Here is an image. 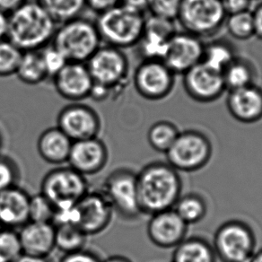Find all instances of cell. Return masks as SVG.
<instances>
[{
  "instance_id": "14",
  "label": "cell",
  "mask_w": 262,
  "mask_h": 262,
  "mask_svg": "<svg viewBox=\"0 0 262 262\" xmlns=\"http://www.w3.org/2000/svg\"><path fill=\"white\" fill-rule=\"evenodd\" d=\"M182 85L189 98L200 103L215 102L226 92L223 74L203 62L182 75Z\"/></svg>"
},
{
  "instance_id": "34",
  "label": "cell",
  "mask_w": 262,
  "mask_h": 262,
  "mask_svg": "<svg viewBox=\"0 0 262 262\" xmlns=\"http://www.w3.org/2000/svg\"><path fill=\"white\" fill-rule=\"evenodd\" d=\"M23 253L18 231L3 228L0 231V262H15Z\"/></svg>"
},
{
  "instance_id": "30",
  "label": "cell",
  "mask_w": 262,
  "mask_h": 262,
  "mask_svg": "<svg viewBox=\"0 0 262 262\" xmlns=\"http://www.w3.org/2000/svg\"><path fill=\"white\" fill-rule=\"evenodd\" d=\"M58 25L81 16L86 0H37Z\"/></svg>"
},
{
  "instance_id": "28",
  "label": "cell",
  "mask_w": 262,
  "mask_h": 262,
  "mask_svg": "<svg viewBox=\"0 0 262 262\" xmlns=\"http://www.w3.org/2000/svg\"><path fill=\"white\" fill-rule=\"evenodd\" d=\"M55 226L56 249L63 254L85 249L88 236L74 224H62Z\"/></svg>"
},
{
  "instance_id": "36",
  "label": "cell",
  "mask_w": 262,
  "mask_h": 262,
  "mask_svg": "<svg viewBox=\"0 0 262 262\" xmlns=\"http://www.w3.org/2000/svg\"><path fill=\"white\" fill-rule=\"evenodd\" d=\"M20 179L18 164L11 157L0 154V191L18 186Z\"/></svg>"
},
{
  "instance_id": "33",
  "label": "cell",
  "mask_w": 262,
  "mask_h": 262,
  "mask_svg": "<svg viewBox=\"0 0 262 262\" xmlns=\"http://www.w3.org/2000/svg\"><path fill=\"white\" fill-rule=\"evenodd\" d=\"M23 51L7 39L0 40V77L15 75Z\"/></svg>"
},
{
  "instance_id": "47",
  "label": "cell",
  "mask_w": 262,
  "mask_h": 262,
  "mask_svg": "<svg viewBox=\"0 0 262 262\" xmlns=\"http://www.w3.org/2000/svg\"><path fill=\"white\" fill-rule=\"evenodd\" d=\"M101 262H133L131 260L130 258H127L125 256H121V255H113V256H110L105 259H102Z\"/></svg>"
},
{
  "instance_id": "49",
  "label": "cell",
  "mask_w": 262,
  "mask_h": 262,
  "mask_svg": "<svg viewBox=\"0 0 262 262\" xmlns=\"http://www.w3.org/2000/svg\"><path fill=\"white\" fill-rule=\"evenodd\" d=\"M2 146H3V138H2V135L0 133V150L2 148Z\"/></svg>"
},
{
  "instance_id": "26",
  "label": "cell",
  "mask_w": 262,
  "mask_h": 262,
  "mask_svg": "<svg viewBox=\"0 0 262 262\" xmlns=\"http://www.w3.org/2000/svg\"><path fill=\"white\" fill-rule=\"evenodd\" d=\"M15 76L29 85H36L49 78L40 51H23Z\"/></svg>"
},
{
  "instance_id": "3",
  "label": "cell",
  "mask_w": 262,
  "mask_h": 262,
  "mask_svg": "<svg viewBox=\"0 0 262 262\" xmlns=\"http://www.w3.org/2000/svg\"><path fill=\"white\" fill-rule=\"evenodd\" d=\"M146 20L144 12L120 4L98 15L95 22L102 44L125 50L139 43Z\"/></svg>"
},
{
  "instance_id": "17",
  "label": "cell",
  "mask_w": 262,
  "mask_h": 262,
  "mask_svg": "<svg viewBox=\"0 0 262 262\" xmlns=\"http://www.w3.org/2000/svg\"><path fill=\"white\" fill-rule=\"evenodd\" d=\"M52 80L58 95L72 102L90 98L95 84L88 66L80 62H68Z\"/></svg>"
},
{
  "instance_id": "32",
  "label": "cell",
  "mask_w": 262,
  "mask_h": 262,
  "mask_svg": "<svg viewBox=\"0 0 262 262\" xmlns=\"http://www.w3.org/2000/svg\"><path fill=\"white\" fill-rule=\"evenodd\" d=\"M224 27L234 40L244 41L255 37L254 21L251 10L226 15Z\"/></svg>"
},
{
  "instance_id": "11",
  "label": "cell",
  "mask_w": 262,
  "mask_h": 262,
  "mask_svg": "<svg viewBox=\"0 0 262 262\" xmlns=\"http://www.w3.org/2000/svg\"><path fill=\"white\" fill-rule=\"evenodd\" d=\"M176 75L160 59H143L133 75L136 91L142 98L157 102L173 91Z\"/></svg>"
},
{
  "instance_id": "44",
  "label": "cell",
  "mask_w": 262,
  "mask_h": 262,
  "mask_svg": "<svg viewBox=\"0 0 262 262\" xmlns=\"http://www.w3.org/2000/svg\"><path fill=\"white\" fill-rule=\"evenodd\" d=\"M148 3L149 0H121V4L124 6L144 13L147 10Z\"/></svg>"
},
{
  "instance_id": "37",
  "label": "cell",
  "mask_w": 262,
  "mask_h": 262,
  "mask_svg": "<svg viewBox=\"0 0 262 262\" xmlns=\"http://www.w3.org/2000/svg\"><path fill=\"white\" fill-rule=\"evenodd\" d=\"M40 52L48 77L51 78L56 76L69 62L64 55L51 43L42 48L40 50Z\"/></svg>"
},
{
  "instance_id": "40",
  "label": "cell",
  "mask_w": 262,
  "mask_h": 262,
  "mask_svg": "<svg viewBox=\"0 0 262 262\" xmlns=\"http://www.w3.org/2000/svg\"><path fill=\"white\" fill-rule=\"evenodd\" d=\"M253 0H221L226 15L251 10Z\"/></svg>"
},
{
  "instance_id": "2",
  "label": "cell",
  "mask_w": 262,
  "mask_h": 262,
  "mask_svg": "<svg viewBox=\"0 0 262 262\" xmlns=\"http://www.w3.org/2000/svg\"><path fill=\"white\" fill-rule=\"evenodd\" d=\"M8 39L22 51L51 43L58 24L37 0H27L9 15Z\"/></svg>"
},
{
  "instance_id": "12",
  "label": "cell",
  "mask_w": 262,
  "mask_h": 262,
  "mask_svg": "<svg viewBox=\"0 0 262 262\" xmlns=\"http://www.w3.org/2000/svg\"><path fill=\"white\" fill-rule=\"evenodd\" d=\"M112 206L100 190H89L73 208V223L88 237L103 233L113 222Z\"/></svg>"
},
{
  "instance_id": "16",
  "label": "cell",
  "mask_w": 262,
  "mask_h": 262,
  "mask_svg": "<svg viewBox=\"0 0 262 262\" xmlns=\"http://www.w3.org/2000/svg\"><path fill=\"white\" fill-rule=\"evenodd\" d=\"M189 226L173 208L150 215L146 233L150 242L161 249H174L188 235Z\"/></svg>"
},
{
  "instance_id": "20",
  "label": "cell",
  "mask_w": 262,
  "mask_h": 262,
  "mask_svg": "<svg viewBox=\"0 0 262 262\" xmlns=\"http://www.w3.org/2000/svg\"><path fill=\"white\" fill-rule=\"evenodd\" d=\"M227 92L226 108L234 120L244 124H254L262 120L260 85L251 84Z\"/></svg>"
},
{
  "instance_id": "24",
  "label": "cell",
  "mask_w": 262,
  "mask_h": 262,
  "mask_svg": "<svg viewBox=\"0 0 262 262\" xmlns=\"http://www.w3.org/2000/svg\"><path fill=\"white\" fill-rule=\"evenodd\" d=\"M171 262H217L212 244L203 237H186L173 249Z\"/></svg>"
},
{
  "instance_id": "21",
  "label": "cell",
  "mask_w": 262,
  "mask_h": 262,
  "mask_svg": "<svg viewBox=\"0 0 262 262\" xmlns=\"http://www.w3.org/2000/svg\"><path fill=\"white\" fill-rule=\"evenodd\" d=\"M30 198L19 186L0 191V223L4 228L20 229L29 222Z\"/></svg>"
},
{
  "instance_id": "19",
  "label": "cell",
  "mask_w": 262,
  "mask_h": 262,
  "mask_svg": "<svg viewBox=\"0 0 262 262\" xmlns=\"http://www.w3.org/2000/svg\"><path fill=\"white\" fill-rule=\"evenodd\" d=\"M177 32L174 21L151 15L146 18L145 30L137 46L143 59L163 60L168 43Z\"/></svg>"
},
{
  "instance_id": "29",
  "label": "cell",
  "mask_w": 262,
  "mask_h": 262,
  "mask_svg": "<svg viewBox=\"0 0 262 262\" xmlns=\"http://www.w3.org/2000/svg\"><path fill=\"white\" fill-rule=\"evenodd\" d=\"M173 209L188 226H190L205 219L208 214V204L200 194L188 193L180 196Z\"/></svg>"
},
{
  "instance_id": "4",
  "label": "cell",
  "mask_w": 262,
  "mask_h": 262,
  "mask_svg": "<svg viewBox=\"0 0 262 262\" xmlns=\"http://www.w3.org/2000/svg\"><path fill=\"white\" fill-rule=\"evenodd\" d=\"M51 44L68 61L86 63L102 42L95 21L78 16L58 25Z\"/></svg>"
},
{
  "instance_id": "23",
  "label": "cell",
  "mask_w": 262,
  "mask_h": 262,
  "mask_svg": "<svg viewBox=\"0 0 262 262\" xmlns=\"http://www.w3.org/2000/svg\"><path fill=\"white\" fill-rule=\"evenodd\" d=\"M73 141L57 126L49 127L40 134L37 141V151L48 164L62 165L68 163Z\"/></svg>"
},
{
  "instance_id": "7",
  "label": "cell",
  "mask_w": 262,
  "mask_h": 262,
  "mask_svg": "<svg viewBox=\"0 0 262 262\" xmlns=\"http://www.w3.org/2000/svg\"><path fill=\"white\" fill-rule=\"evenodd\" d=\"M226 18L221 0H182L176 20L183 31L204 40L217 34Z\"/></svg>"
},
{
  "instance_id": "6",
  "label": "cell",
  "mask_w": 262,
  "mask_h": 262,
  "mask_svg": "<svg viewBox=\"0 0 262 262\" xmlns=\"http://www.w3.org/2000/svg\"><path fill=\"white\" fill-rule=\"evenodd\" d=\"M212 246L221 262H249L256 251L257 239L249 224L232 219L216 229Z\"/></svg>"
},
{
  "instance_id": "48",
  "label": "cell",
  "mask_w": 262,
  "mask_h": 262,
  "mask_svg": "<svg viewBox=\"0 0 262 262\" xmlns=\"http://www.w3.org/2000/svg\"><path fill=\"white\" fill-rule=\"evenodd\" d=\"M249 262H262V249L259 251H255L254 254L251 257V260Z\"/></svg>"
},
{
  "instance_id": "46",
  "label": "cell",
  "mask_w": 262,
  "mask_h": 262,
  "mask_svg": "<svg viewBox=\"0 0 262 262\" xmlns=\"http://www.w3.org/2000/svg\"><path fill=\"white\" fill-rule=\"evenodd\" d=\"M15 262H50V260L48 258H40V257H33L29 255L23 254Z\"/></svg>"
},
{
  "instance_id": "50",
  "label": "cell",
  "mask_w": 262,
  "mask_h": 262,
  "mask_svg": "<svg viewBox=\"0 0 262 262\" xmlns=\"http://www.w3.org/2000/svg\"><path fill=\"white\" fill-rule=\"evenodd\" d=\"M3 228H4V227H3V226H2V225H1V223H0V231L3 229Z\"/></svg>"
},
{
  "instance_id": "41",
  "label": "cell",
  "mask_w": 262,
  "mask_h": 262,
  "mask_svg": "<svg viewBox=\"0 0 262 262\" xmlns=\"http://www.w3.org/2000/svg\"><path fill=\"white\" fill-rule=\"evenodd\" d=\"M120 4L121 0H86V7L98 15Z\"/></svg>"
},
{
  "instance_id": "9",
  "label": "cell",
  "mask_w": 262,
  "mask_h": 262,
  "mask_svg": "<svg viewBox=\"0 0 262 262\" xmlns=\"http://www.w3.org/2000/svg\"><path fill=\"white\" fill-rule=\"evenodd\" d=\"M100 191L109 201L115 214L125 221H134L142 215L139 208L137 172L119 168L106 177Z\"/></svg>"
},
{
  "instance_id": "10",
  "label": "cell",
  "mask_w": 262,
  "mask_h": 262,
  "mask_svg": "<svg viewBox=\"0 0 262 262\" xmlns=\"http://www.w3.org/2000/svg\"><path fill=\"white\" fill-rule=\"evenodd\" d=\"M85 64L95 84L113 92L127 83L129 60L123 50L102 44Z\"/></svg>"
},
{
  "instance_id": "13",
  "label": "cell",
  "mask_w": 262,
  "mask_h": 262,
  "mask_svg": "<svg viewBox=\"0 0 262 262\" xmlns=\"http://www.w3.org/2000/svg\"><path fill=\"white\" fill-rule=\"evenodd\" d=\"M57 127L75 142L97 138L102 120L94 108L82 102H72L58 113Z\"/></svg>"
},
{
  "instance_id": "5",
  "label": "cell",
  "mask_w": 262,
  "mask_h": 262,
  "mask_svg": "<svg viewBox=\"0 0 262 262\" xmlns=\"http://www.w3.org/2000/svg\"><path fill=\"white\" fill-rule=\"evenodd\" d=\"M89 190L86 177L70 165H59L48 171L40 182V192L56 210L73 208Z\"/></svg>"
},
{
  "instance_id": "43",
  "label": "cell",
  "mask_w": 262,
  "mask_h": 262,
  "mask_svg": "<svg viewBox=\"0 0 262 262\" xmlns=\"http://www.w3.org/2000/svg\"><path fill=\"white\" fill-rule=\"evenodd\" d=\"M26 1L27 0H0V11L9 15Z\"/></svg>"
},
{
  "instance_id": "8",
  "label": "cell",
  "mask_w": 262,
  "mask_h": 262,
  "mask_svg": "<svg viewBox=\"0 0 262 262\" xmlns=\"http://www.w3.org/2000/svg\"><path fill=\"white\" fill-rule=\"evenodd\" d=\"M211 140L203 132L196 129L181 131L166 153V162L176 171L194 172L200 171L211 159Z\"/></svg>"
},
{
  "instance_id": "35",
  "label": "cell",
  "mask_w": 262,
  "mask_h": 262,
  "mask_svg": "<svg viewBox=\"0 0 262 262\" xmlns=\"http://www.w3.org/2000/svg\"><path fill=\"white\" fill-rule=\"evenodd\" d=\"M56 209L41 193L30 198L29 221L40 223L53 222Z\"/></svg>"
},
{
  "instance_id": "31",
  "label": "cell",
  "mask_w": 262,
  "mask_h": 262,
  "mask_svg": "<svg viewBox=\"0 0 262 262\" xmlns=\"http://www.w3.org/2000/svg\"><path fill=\"white\" fill-rule=\"evenodd\" d=\"M181 130L173 122L159 120L154 123L147 132V141L155 151L165 154L172 146Z\"/></svg>"
},
{
  "instance_id": "15",
  "label": "cell",
  "mask_w": 262,
  "mask_h": 262,
  "mask_svg": "<svg viewBox=\"0 0 262 262\" xmlns=\"http://www.w3.org/2000/svg\"><path fill=\"white\" fill-rule=\"evenodd\" d=\"M204 47L203 39L185 31H177L168 43L163 61L176 76H182L202 61Z\"/></svg>"
},
{
  "instance_id": "18",
  "label": "cell",
  "mask_w": 262,
  "mask_h": 262,
  "mask_svg": "<svg viewBox=\"0 0 262 262\" xmlns=\"http://www.w3.org/2000/svg\"><path fill=\"white\" fill-rule=\"evenodd\" d=\"M109 161V150L97 138L75 141L70 150L68 164L85 177L101 172Z\"/></svg>"
},
{
  "instance_id": "1",
  "label": "cell",
  "mask_w": 262,
  "mask_h": 262,
  "mask_svg": "<svg viewBox=\"0 0 262 262\" xmlns=\"http://www.w3.org/2000/svg\"><path fill=\"white\" fill-rule=\"evenodd\" d=\"M137 189L142 215L171 209L182 196V180L167 162H153L137 172Z\"/></svg>"
},
{
  "instance_id": "42",
  "label": "cell",
  "mask_w": 262,
  "mask_h": 262,
  "mask_svg": "<svg viewBox=\"0 0 262 262\" xmlns=\"http://www.w3.org/2000/svg\"><path fill=\"white\" fill-rule=\"evenodd\" d=\"M254 21L255 37L262 40V0L253 9H251Z\"/></svg>"
},
{
  "instance_id": "39",
  "label": "cell",
  "mask_w": 262,
  "mask_h": 262,
  "mask_svg": "<svg viewBox=\"0 0 262 262\" xmlns=\"http://www.w3.org/2000/svg\"><path fill=\"white\" fill-rule=\"evenodd\" d=\"M102 259L95 252L86 249L63 254L58 262H101Z\"/></svg>"
},
{
  "instance_id": "25",
  "label": "cell",
  "mask_w": 262,
  "mask_h": 262,
  "mask_svg": "<svg viewBox=\"0 0 262 262\" xmlns=\"http://www.w3.org/2000/svg\"><path fill=\"white\" fill-rule=\"evenodd\" d=\"M226 91L258 84V70L250 58L237 56L223 72Z\"/></svg>"
},
{
  "instance_id": "45",
  "label": "cell",
  "mask_w": 262,
  "mask_h": 262,
  "mask_svg": "<svg viewBox=\"0 0 262 262\" xmlns=\"http://www.w3.org/2000/svg\"><path fill=\"white\" fill-rule=\"evenodd\" d=\"M8 14L0 11V40L8 38Z\"/></svg>"
},
{
  "instance_id": "27",
  "label": "cell",
  "mask_w": 262,
  "mask_h": 262,
  "mask_svg": "<svg viewBox=\"0 0 262 262\" xmlns=\"http://www.w3.org/2000/svg\"><path fill=\"white\" fill-rule=\"evenodd\" d=\"M237 54L235 48L226 40H215L205 43L202 61L206 65L223 73Z\"/></svg>"
},
{
  "instance_id": "22",
  "label": "cell",
  "mask_w": 262,
  "mask_h": 262,
  "mask_svg": "<svg viewBox=\"0 0 262 262\" xmlns=\"http://www.w3.org/2000/svg\"><path fill=\"white\" fill-rule=\"evenodd\" d=\"M23 253L48 258L56 250L55 226L51 223L29 221L18 231Z\"/></svg>"
},
{
  "instance_id": "38",
  "label": "cell",
  "mask_w": 262,
  "mask_h": 262,
  "mask_svg": "<svg viewBox=\"0 0 262 262\" xmlns=\"http://www.w3.org/2000/svg\"><path fill=\"white\" fill-rule=\"evenodd\" d=\"M182 0H149L147 10L151 15L175 21Z\"/></svg>"
}]
</instances>
